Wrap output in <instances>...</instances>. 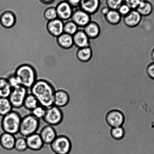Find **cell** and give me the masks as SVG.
I'll return each instance as SVG.
<instances>
[{
  "instance_id": "6da1fadb",
  "label": "cell",
  "mask_w": 154,
  "mask_h": 154,
  "mask_svg": "<svg viewBox=\"0 0 154 154\" xmlns=\"http://www.w3.org/2000/svg\"><path fill=\"white\" fill-rule=\"evenodd\" d=\"M40 105L47 108L54 105L55 90L51 83L44 79L37 80L30 89Z\"/></svg>"
},
{
  "instance_id": "2e32d148",
  "label": "cell",
  "mask_w": 154,
  "mask_h": 154,
  "mask_svg": "<svg viewBox=\"0 0 154 154\" xmlns=\"http://www.w3.org/2000/svg\"><path fill=\"white\" fill-rule=\"evenodd\" d=\"M100 4V0H82L79 7L91 15L98 11Z\"/></svg>"
},
{
  "instance_id": "83f0119b",
  "label": "cell",
  "mask_w": 154,
  "mask_h": 154,
  "mask_svg": "<svg viewBox=\"0 0 154 154\" xmlns=\"http://www.w3.org/2000/svg\"><path fill=\"white\" fill-rule=\"evenodd\" d=\"M14 149L19 152H25L28 149L26 138L19 137L16 138Z\"/></svg>"
},
{
  "instance_id": "4fadbf2b",
  "label": "cell",
  "mask_w": 154,
  "mask_h": 154,
  "mask_svg": "<svg viewBox=\"0 0 154 154\" xmlns=\"http://www.w3.org/2000/svg\"><path fill=\"white\" fill-rule=\"evenodd\" d=\"M17 21V17L13 12L11 11L3 12L0 15V24L3 27L10 29L14 27Z\"/></svg>"
},
{
  "instance_id": "603a6c76",
  "label": "cell",
  "mask_w": 154,
  "mask_h": 154,
  "mask_svg": "<svg viewBox=\"0 0 154 154\" xmlns=\"http://www.w3.org/2000/svg\"><path fill=\"white\" fill-rule=\"evenodd\" d=\"M92 49L90 46H88L79 49L76 56L79 61L83 62H87L92 59Z\"/></svg>"
},
{
  "instance_id": "f35d334b",
  "label": "cell",
  "mask_w": 154,
  "mask_h": 154,
  "mask_svg": "<svg viewBox=\"0 0 154 154\" xmlns=\"http://www.w3.org/2000/svg\"><path fill=\"white\" fill-rule=\"evenodd\" d=\"M110 10V9L108 7H104L101 9V13L102 14L105 16L108 13V12Z\"/></svg>"
},
{
  "instance_id": "277c9868",
  "label": "cell",
  "mask_w": 154,
  "mask_h": 154,
  "mask_svg": "<svg viewBox=\"0 0 154 154\" xmlns=\"http://www.w3.org/2000/svg\"><path fill=\"white\" fill-rule=\"evenodd\" d=\"M40 125V120L31 114L22 118L19 133L23 137H26L37 132Z\"/></svg>"
},
{
  "instance_id": "f546056e",
  "label": "cell",
  "mask_w": 154,
  "mask_h": 154,
  "mask_svg": "<svg viewBox=\"0 0 154 154\" xmlns=\"http://www.w3.org/2000/svg\"><path fill=\"white\" fill-rule=\"evenodd\" d=\"M43 16L48 21L57 18L56 8L54 7H50L46 8L43 13Z\"/></svg>"
},
{
  "instance_id": "30bf717a",
  "label": "cell",
  "mask_w": 154,
  "mask_h": 154,
  "mask_svg": "<svg viewBox=\"0 0 154 154\" xmlns=\"http://www.w3.org/2000/svg\"><path fill=\"white\" fill-rule=\"evenodd\" d=\"M64 24L63 21L57 18L48 22L46 29L49 34L57 38L64 33Z\"/></svg>"
},
{
  "instance_id": "8d00e7d4",
  "label": "cell",
  "mask_w": 154,
  "mask_h": 154,
  "mask_svg": "<svg viewBox=\"0 0 154 154\" xmlns=\"http://www.w3.org/2000/svg\"><path fill=\"white\" fill-rule=\"evenodd\" d=\"M146 73L149 77L154 80V63L149 64L146 69Z\"/></svg>"
},
{
  "instance_id": "484cf974",
  "label": "cell",
  "mask_w": 154,
  "mask_h": 154,
  "mask_svg": "<svg viewBox=\"0 0 154 154\" xmlns=\"http://www.w3.org/2000/svg\"><path fill=\"white\" fill-rule=\"evenodd\" d=\"M39 105L36 98L30 93L27 95L24 101L23 106L26 109L31 111Z\"/></svg>"
},
{
  "instance_id": "7c38bea8",
  "label": "cell",
  "mask_w": 154,
  "mask_h": 154,
  "mask_svg": "<svg viewBox=\"0 0 154 154\" xmlns=\"http://www.w3.org/2000/svg\"><path fill=\"white\" fill-rule=\"evenodd\" d=\"M39 134L43 143L46 145H50L57 136L54 128L48 125L42 128Z\"/></svg>"
},
{
  "instance_id": "8fae6325",
  "label": "cell",
  "mask_w": 154,
  "mask_h": 154,
  "mask_svg": "<svg viewBox=\"0 0 154 154\" xmlns=\"http://www.w3.org/2000/svg\"><path fill=\"white\" fill-rule=\"evenodd\" d=\"M56 8L58 18L63 21L71 18L74 12L73 8L67 1L60 2Z\"/></svg>"
},
{
  "instance_id": "5b68a950",
  "label": "cell",
  "mask_w": 154,
  "mask_h": 154,
  "mask_svg": "<svg viewBox=\"0 0 154 154\" xmlns=\"http://www.w3.org/2000/svg\"><path fill=\"white\" fill-rule=\"evenodd\" d=\"M50 145L51 149L56 154H69L71 150V140L66 136H57Z\"/></svg>"
},
{
  "instance_id": "836d02e7",
  "label": "cell",
  "mask_w": 154,
  "mask_h": 154,
  "mask_svg": "<svg viewBox=\"0 0 154 154\" xmlns=\"http://www.w3.org/2000/svg\"><path fill=\"white\" fill-rule=\"evenodd\" d=\"M142 0H124L126 4L131 10H136L138 7Z\"/></svg>"
},
{
  "instance_id": "ba28073f",
  "label": "cell",
  "mask_w": 154,
  "mask_h": 154,
  "mask_svg": "<svg viewBox=\"0 0 154 154\" xmlns=\"http://www.w3.org/2000/svg\"><path fill=\"white\" fill-rule=\"evenodd\" d=\"M125 116L120 110H113L109 112L106 116L107 124L112 128L122 127L125 122Z\"/></svg>"
},
{
  "instance_id": "3957f363",
  "label": "cell",
  "mask_w": 154,
  "mask_h": 154,
  "mask_svg": "<svg viewBox=\"0 0 154 154\" xmlns=\"http://www.w3.org/2000/svg\"><path fill=\"white\" fill-rule=\"evenodd\" d=\"M22 118L17 112L12 111L3 116L1 128L4 132L15 135L19 133Z\"/></svg>"
},
{
  "instance_id": "74e56055",
  "label": "cell",
  "mask_w": 154,
  "mask_h": 154,
  "mask_svg": "<svg viewBox=\"0 0 154 154\" xmlns=\"http://www.w3.org/2000/svg\"><path fill=\"white\" fill-rule=\"evenodd\" d=\"M82 0H66V1L73 8H77L80 6Z\"/></svg>"
},
{
  "instance_id": "7402d4cb",
  "label": "cell",
  "mask_w": 154,
  "mask_h": 154,
  "mask_svg": "<svg viewBox=\"0 0 154 154\" xmlns=\"http://www.w3.org/2000/svg\"><path fill=\"white\" fill-rule=\"evenodd\" d=\"M142 16H147L152 14L153 10L152 4L148 0H142L136 10Z\"/></svg>"
},
{
  "instance_id": "8992f818",
  "label": "cell",
  "mask_w": 154,
  "mask_h": 154,
  "mask_svg": "<svg viewBox=\"0 0 154 154\" xmlns=\"http://www.w3.org/2000/svg\"><path fill=\"white\" fill-rule=\"evenodd\" d=\"M63 119V113L60 108L53 105L46 108L43 120L48 125L53 126L60 125Z\"/></svg>"
},
{
  "instance_id": "e0dca14e",
  "label": "cell",
  "mask_w": 154,
  "mask_h": 154,
  "mask_svg": "<svg viewBox=\"0 0 154 154\" xmlns=\"http://www.w3.org/2000/svg\"><path fill=\"white\" fill-rule=\"evenodd\" d=\"M74 44L79 48L90 46V38L83 30L80 29L73 35Z\"/></svg>"
},
{
  "instance_id": "cb8c5ba5",
  "label": "cell",
  "mask_w": 154,
  "mask_h": 154,
  "mask_svg": "<svg viewBox=\"0 0 154 154\" xmlns=\"http://www.w3.org/2000/svg\"><path fill=\"white\" fill-rule=\"evenodd\" d=\"M12 89L7 79L0 77V98H8Z\"/></svg>"
},
{
  "instance_id": "1f68e13d",
  "label": "cell",
  "mask_w": 154,
  "mask_h": 154,
  "mask_svg": "<svg viewBox=\"0 0 154 154\" xmlns=\"http://www.w3.org/2000/svg\"><path fill=\"white\" fill-rule=\"evenodd\" d=\"M46 108L39 105L31 111V114L37 119H43L45 114Z\"/></svg>"
},
{
  "instance_id": "d4e9b609",
  "label": "cell",
  "mask_w": 154,
  "mask_h": 154,
  "mask_svg": "<svg viewBox=\"0 0 154 154\" xmlns=\"http://www.w3.org/2000/svg\"><path fill=\"white\" fill-rule=\"evenodd\" d=\"M106 20L110 24L116 25L120 23L122 17L117 10H110L105 16Z\"/></svg>"
},
{
  "instance_id": "4316f807",
  "label": "cell",
  "mask_w": 154,
  "mask_h": 154,
  "mask_svg": "<svg viewBox=\"0 0 154 154\" xmlns=\"http://www.w3.org/2000/svg\"><path fill=\"white\" fill-rule=\"evenodd\" d=\"M13 107L8 98H0V116H4L13 110Z\"/></svg>"
},
{
  "instance_id": "44dd1931",
  "label": "cell",
  "mask_w": 154,
  "mask_h": 154,
  "mask_svg": "<svg viewBox=\"0 0 154 154\" xmlns=\"http://www.w3.org/2000/svg\"><path fill=\"white\" fill-rule=\"evenodd\" d=\"M58 45L65 49L71 48L74 45L73 36L64 32L57 38Z\"/></svg>"
},
{
  "instance_id": "e575fe53",
  "label": "cell",
  "mask_w": 154,
  "mask_h": 154,
  "mask_svg": "<svg viewBox=\"0 0 154 154\" xmlns=\"http://www.w3.org/2000/svg\"><path fill=\"white\" fill-rule=\"evenodd\" d=\"M7 79L12 89L20 85L18 79L14 74L8 76Z\"/></svg>"
},
{
  "instance_id": "4dcf8cb0",
  "label": "cell",
  "mask_w": 154,
  "mask_h": 154,
  "mask_svg": "<svg viewBox=\"0 0 154 154\" xmlns=\"http://www.w3.org/2000/svg\"><path fill=\"white\" fill-rule=\"evenodd\" d=\"M110 134L113 138L116 140H120L125 135V130L122 127L113 128L111 130Z\"/></svg>"
},
{
  "instance_id": "d6a6232c",
  "label": "cell",
  "mask_w": 154,
  "mask_h": 154,
  "mask_svg": "<svg viewBox=\"0 0 154 154\" xmlns=\"http://www.w3.org/2000/svg\"><path fill=\"white\" fill-rule=\"evenodd\" d=\"M124 3V0H106L107 6L110 10H118Z\"/></svg>"
},
{
  "instance_id": "52a82bcc",
  "label": "cell",
  "mask_w": 154,
  "mask_h": 154,
  "mask_svg": "<svg viewBox=\"0 0 154 154\" xmlns=\"http://www.w3.org/2000/svg\"><path fill=\"white\" fill-rule=\"evenodd\" d=\"M28 90L21 85L13 88L8 98L13 108L19 109L23 106L24 101L28 94Z\"/></svg>"
},
{
  "instance_id": "ffe728a7",
  "label": "cell",
  "mask_w": 154,
  "mask_h": 154,
  "mask_svg": "<svg viewBox=\"0 0 154 154\" xmlns=\"http://www.w3.org/2000/svg\"><path fill=\"white\" fill-rule=\"evenodd\" d=\"M83 30L90 39H95L100 35L101 28L98 23L91 21L85 27Z\"/></svg>"
},
{
  "instance_id": "f1b7e54d",
  "label": "cell",
  "mask_w": 154,
  "mask_h": 154,
  "mask_svg": "<svg viewBox=\"0 0 154 154\" xmlns=\"http://www.w3.org/2000/svg\"><path fill=\"white\" fill-rule=\"evenodd\" d=\"M79 30V27L72 21H69L64 24V32L73 36Z\"/></svg>"
},
{
  "instance_id": "9a60e30c",
  "label": "cell",
  "mask_w": 154,
  "mask_h": 154,
  "mask_svg": "<svg viewBox=\"0 0 154 154\" xmlns=\"http://www.w3.org/2000/svg\"><path fill=\"white\" fill-rule=\"evenodd\" d=\"M69 101V95L66 91L63 89H59L55 91L54 105L60 108L68 105Z\"/></svg>"
},
{
  "instance_id": "60d3db41",
  "label": "cell",
  "mask_w": 154,
  "mask_h": 154,
  "mask_svg": "<svg viewBox=\"0 0 154 154\" xmlns=\"http://www.w3.org/2000/svg\"><path fill=\"white\" fill-rule=\"evenodd\" d=\"M151 57L153 62L154 63V48L152 49V53H151Z\"/></svg>"
},
{
  "instance_id": "ab89813d",
  "label": "cell",
  "mask_w": 154,
  "mask_h": 154,
  "mask_svg": "<svg viewBox=\"0 0 154 154\" xmlns=\"http://www.w3.org/2000/svg\"><path fill=\"white\" fill-rule=\"evenodd\" d=\"M40 2L44 4L49 5L53 3L55 0H39Z\"/></svg>"
},
{
  "instance_id": "7a4b0ae2",
  "label": "cell",
  "mask_w": 154,
  "mask_h": 154,
  "mask_svg": "<svg viewBox=\"0 0 154 154\" xmlns=\"http://www.w3.org/2000/svg\"><path fill=\"white\" fill-rule=\"evenodd\" d=\"M14 74L17 77L20 85L30 89L37 80V73L35 69L29 64H23L16 69Z\"/></svg>"
},
{
  "instance_id": "d590c367",
  "label": "cell",
  "mask_w": 154,
  "mask_h": 154,
  "mask_svg": "<svg viewBox=\"0 0 154 154\" xmlns=\"http://www.w3.org/2000/svg\"><path fill=\"white\" fill-rule=\"evenodd\" d=\"M131 10V9L126 4L124 3L119 7L117 11L121 16L125 17V16L128 15Z\"/></svg>"
},
{
  "instance_id": "9c48e42d",
  "label": "cell",
  "mask_w": 154,
  "mask_h": 154,
  "mask_svg": "<svg viewBox=\"0 0 154 154\" xmlns=\"http://www.w3.org/2000/svg\"><path fill=\"white\" fill-rule=\"evenodd\" d=\"M71 18L79 27L84 28L91 21L90 15L80 8L73 12Z\"/></svg>"
},
{
  "instance_id": "ac0fdd59",
  "label": "cell",
  "mask_w": 154,
  "mask_h": 154,
  "mask_svg": "<svg viewBox=\"0 0 154 154\" xmlns=\"http://www.w3.org/2000/svg\"><path fill=\"white\" fill-rule=\"evenodd\" d=\"M142 16L136 10H131L126 16L124 17V22L127 26L134 28L138 26L141 22Z\"/></svg>"
},
{
  "instance_id": "d6986e66",
  "label": "cell",
  "mask_w": 154,
  "mask_h": 154,
  "mask_svg": "<svg viewBox=\"0 0 154 154\" xmlns=\"http://www.w3.org/2000/svg\"><path fill=\"white\" fill-rule=\"evenodd\" d=\"M16 140L14 135L4 132L0 136V145L5 150H12L14 149Z\"/></svg>"
},
{
  "instance_id": "5bb4252c",
  "label": "cell",
  "mask_w": 154,
  "mask_h": 154,
  "mask_svg": "<svg viewBox=\"0 0 154 154\" xmlns=\"http://www.w3.org/2000/svg\"><path fill=\"white\" fill-rule=\"evenodd\" d=\"M28 149L33 151H38L42 149L44 143L39 134L36 133L25 137Z\"/></svg>"
}]
</instances>
